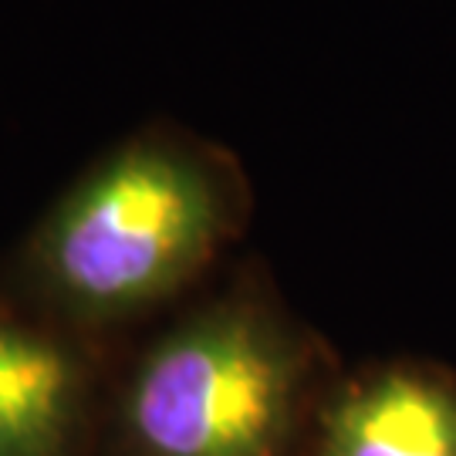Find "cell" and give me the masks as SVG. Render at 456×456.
Listing matches in <instances>:
<instances>
[{
	"instance_id": "6da1fadb",
	"label": "cell",
	"mask_w": 456,
	"mask_h": 456,
	"mask_svg": "<svg viewBox=\"0 0 456 456\" xmlns=\"http://www.w3.org/2000/svg\"><path fill=\"white\" fill-rule=\"evenodd\" d=\"M207 176L163 149H129L54 220L48 267L71 297L129 308L186 277L216 237Z\"/></svg>"
},
{
	"instance_id": "7a4b0ae2",
	"label": "cell",
	"mask_w": 456,
	"mask_h": 456,
	"mask_svg": "<svg viewBox=\"0 0 456 456\" xmlns=\"http://www.w3.org/2000/svg\"><path fill=\"white\" fill-rule=\"evenodd\" d=\"M288 412V362L247 318H216L169 342L132 399L152 456H271Z\"/></svg>"
},
{
	"instance_id": "3957f363",
	"label": "cell",
	"mask_w": 456,
	"mask_h": 456,
	"mask_svg": "<svg viewBox=\"0 0 456 456\" xmlns=\"http://www.w3.org/2000/svg\"><path fill=\"white\" fill-rule=\"evenodd\" d=\"M328 456H456V399L423 379H379L331 416Z\"/></svg>"
},
{
	"instance_id": "277c9868",
	"label": "cell",
	"mask_w": 456,
	"mask_h": 456,
	"mask_svg": "<svg viewBox=\"0 0 456 456\" xmlns=\"http://www.w3.org/2000/svg\"><path fill=\"white\" fill-rule=\"evenodd\" d=\"M68 406V369L45 345L0 328V456H41Z\"/></svg>"
}]
</instances>
